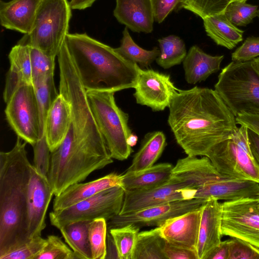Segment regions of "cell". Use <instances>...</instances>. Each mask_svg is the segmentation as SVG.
Returning <instances> with one entry per match:
<instances>
[{
  "instance_id": "obj_42",
  "label": "cell",
  "mask_w": 259,
  "mask_h": 259,
  "mask_svg": "<svg viewBox=\"0 0 259 259\" xmlns=\"http://www.w3.org/2000/svg\"><path fill=\"white\" fill-rule=\"evenodd\" d=\"M259 56V37L249 36L231 54L232 61H250Z\"/></svg>"
},
{
  "instance_id": "obj_20",
  "label": "cell",
  "mask_w": 259,
  "mask_h": 259,
  "mask_svg": "<svg viewBox=\"0 0 259 259\" xmlns=\"http://www.w3.org/2000/svg\"><path fill=\"white\" fill-rule=\"evenodd\" d=\"M122 186V175L110 173L95 180L77 183L69 186L53 200V210L70 207L104 190L117 186Z\"/></svg>"
},
{
  "instance_id": "obj_53",
  "label": "cell",
  "mask_w": 259,
  "mask_h": 259,
  "mask_svg": "<svg viewBox=\"0 0 259 259\" xmlns=\"http://www.w3.org/2000/svg\"><path fill=\"white\" fill-rule=\"evenodd\" d=\"M258 208L259 209V197L258 198Z\"/></svg>"
},
{
  "instance_id": "obj_45",
  "label": "cell",
  "mask_w": 259,
  "mask_h": 259,
  "mask_svg": "<svg viewBox=\"0 0 259 259\" xmlns=\"http://www.w3.org/2000/svg\"><path fill=\"white\" fill-rule=\"evenodd\" d=\"M237 124L244 125L259 135V114L242 113L236 117Z\"/></svg>"
},
{
  "instance_id": "obj_46",
  "label": "cell",
  "mask_w": 259,
  "mask_h": 259,
  "mask_svg": "<svg viewBox=\"0 0 259 259\" xmlns=\"http://www.w3.org/2000/svg\"><path fill=\"white\" fill-rule=\"evenodd\" d=\"M229 240L221 241L208 253L205 259H228Z\"/></svg>"
},
{
  "instance_id": "obj_7",
  "label": "cell",
  "mask_w": 259,
  "mask_h": 259,
  "mask_svg": "<svg viewBox=\"0 0 259 259\" xmlns=\"http://www.w3.org/2000/svg\"><path fill=\"white\" fill-rule=\"evenodd\" d=\"M206 156L221 174L259 183V165L250 150L245 125H240L235 133L214 146Z\"/></svg>"
},
{
  "instance_id": "obj_33",
  "label": "cell",
  "mask_w": 259,
  "mask_h": 259,
  "mask_svg": "<svg viewBox=\"0 0 259 259\" xmlns=\"http://www.w3.org/2000/svg\"><path fill=\"white\" fill-rule=\"evenodd\" d=\"M30 55L32 84L36 87L54 76L56 57L31 47Z\"/></svg>"
},
{
  "instance_id": "obj_47",
  "label": "cell",
  "mask_w": 259,
  "mask_h": 259,
  "mask_svg": "<svg viewBox=\"0 0 259 259\" xmlns=\"http://www.w3.org/2000/svg\"><path fill=\"white\" fill-rule=\"evenodd\" d=\"M248 137L252 154L259 165V135L248 128Z\"/></svg>"
},
{
  "instance_id": "obj_11",
  "label": "cell",
  "mask_w": 259,
  "mask_h": 259,
  "mask_svg": "<svg viewBox=\"0 0 259 259\" xmlns=\"http://www.w3.org/2000/svg\"><path fill=\"white\" fill-rule=\"evenodd\" d=\"M207 200L194 198L172 201L137 211L118 214L107 223L108 230L133 224L141 229L146 226H161L166 220L200 208Z\"/></svg>"
},
{
  "instance_id": "obj_22",
  "label": "cell",
  "mask_w": 259,
  "mask_h": 259,
  "mask_svg": "<svg viewBox=\"0 0 259 259\" xmlns=\"http://www.w3.org/2000/svg\"><path fill=\"white\" fill-rule=\"evenodd\" d=\"M71 120V105L59 93L48 112L45 123L44 135L51 152L63 142Z\"/></svg>"
},
{
  "instance_id": "obj_44",
  "label": "cell",
  "mask_w": 259,
  "mask_h": 259,
  "mask_svg": "<svg viewBox=\"0 0 259 259\" xmlns=\"http://www.w3.org/2000/svg\"><path fill=\"white\" fill-rule=\"evenodd\" d=\"M163 253L166 259H198L196 251L174 245L166 240Z\"/></svg>"
},
{
  "instance_id": "obj_14",
  "label": "cell",
  "mask_w": 259,
  "mask_h": 259,
  "mask_svg": "<svg viewBox=\"0 0 259 259\" xmlns=\"http://www.w3.org/2000/svg\"><path fill=\"white\" fill-rule=\"evenodd\" d=\"M54 195L47 177L31 165L27 196V232L29 239L41 235L45 228L46 216Z\"/></svg>"
},
{
  "instance_id": "obj_27",
  "label": "cell",
  "mask_w": 259,
  "mask_h": 259,
  "mask_svg": "<svg viewBox=\"0 0 259 259\" xmlns=\"http://www.w3.org/2000/svg\"><path fill=\"white\" fill-rule=\"evenodd\" d=\"M207 35L218 45L231 50L243 40V31L232 23L224 13L203 19Z\"/></svg>"
},
{
  "instance_id": "obj_3",
  "label": "cell",
  "mask_w": 259,
  "mask_h": 259,
  "mask_svg": "<svg viewBox=\"0 0 259 259\" xmlns=\"http://www.w3.org/2000/svg\"><path fill=\"white\" fill-rule=\"evenodd\" d=\"M69 54L86 91L115 93L134 88L140 66L86 33H68Z\"/></svg>"
},
{
  "instance_id": "obj_38",
  "label": "cell",
  "mask_w": 259,
  "mask_h": 259,
  "mask_svg": "<svg viewBox=\"0 0 259 259\" xmlns=\"http://www.w3.org/2000/svg\"><path fill=\"white\" fill-rule=\"evenodd\" d=\"M47 244L34 259H77L71 250L56 235L48 236Z\"/></svg>"
},
{
  "instance_id": "obj_19",
  "label": "cell",
  "mask_w": 259,
  "mask_h": 259,
  "mask_svg": "<svg viewBox=\"0 0 259 259\" xmlns=\"http://www.w3.org/2000/svg\"><path fill=\"white\" fill-rule=\"evenodd\" d=\"M113 15L133 32L150 33L153 31L154 18L151 0H116Z\"/></svg>"
},
{
  "instance_id": "obj_39",
  "label": "cell",
  "mask_w": 259,
  "mask_h": 259,
  "mask_svg": "<svg viewBox=\"0 0 259 259\" xmlns=\"http://www.w3.org/2000/svg\"><path fill=\"white\" fill-rule=\"evenodd\" d=\"M47 244V239L40 236L31 239L20 247L5 254L0 259H34Z\"/></svg>"
},
{
  "instance_id": "obj_23",
  "label": "cell",
  "mask_w": 259,
  "mask_h": 259,
  "mask_svg": "<svg viewBox=\"0 0 259 259\" xmlns=\"http://www.w3.org/2000/svg\"><path fill=\"white\" fill-rule=\"evenodd\" d=\"M30 52V46L17 44L9 54L10 67L3 94L6 103L19 88L32 84Z\"/></svg>"
},
{
  "instance_id": "obj_30",
  "label": "cell",
  "mask_w": 259,
  "mask_h": 259,
  "mask_svg": "<svg viewBox=\"0 0 259 259\" xmlns=\"http://www.w3.org/2000/svg\"><path fill=\"white\" fill-rule=\"evenodd\" d=\"M115 50L125 59L142 67L149 66L160 54L157 47L147 50L139 46L133 39L126 27L122 31L120 46Z\"/></svg>"
},
{
  "instance_id": "obj_12",
  "label": "cell",
  "mask_w": 259,
  "mask_h": 259,
  "mask_svg": "<svg viewBox=\"0 0 259 259\" xmlns=\"http://www.w3.org/2000/svg\"><path fill=\"white\" fill-rule=\"evenodd\" d=\"M196 192V189L191 188L186 184L169 181L164 185L151 189L125 191L119 214L172 201L194 199Z\"/></svg>"
},
{
  "instance_id": "obj_29",
  "label": "cell",
  "mask_w": 259,
  "mask_h": 259,
  "mask_svg": "<svg viewBox=\"0 0 259 259\" xmlns=\"http://www.w3.org/2000/svg\"><path fill=\"white\" fill-rule=\"evenodd\" d=\"M165 241L159 227L139 232L133 259H166L163 253Z\"/></svg>"
},
{
  "instance_id": "obj_28",
  "label": "cell",
  "mask_w": 259,
  "mask_h": 259,
  "mask_svg": "<svg viewBox=\"0 0 259 259\" xmlns=\"http://www.w3.org/2000/svg\"><path fill=\"white\" fill-rule=\"evenodd\" d=\"M91 221L74 222L66 224L59 229L76 258L92 259L89 237V229Z\"/></svg>"
},
{
  "instance_id": "obj_1",
  "label": "cell",
  "mask_w": 259,
  "mask_h": 259,
  "mask_svg": "<svg viewBox=\"0 0 259 259\" xmlns=\"http://www.w3.org/2000/svg\"><path fill=\"white\" fill-rule=\"evenodd\" d=\"M167 122L177 144L189 156H206L237 131L236 117L214 90H178L168 107Z\"/></svg>"
},
{
  "instance_id": "obj_17",
  "label": "cell",
  "mask_w": 259,
  "mask_h": 259,
  "mask_svg": "<svg viewBox=\"0 0 259 259\" xmlns=\"http://www.w3.org/2000/svg\"><path fill=\"white\" fill-rule=\"evenodd\" d=\"M258 197L259 183L249 180L229 178L206 184L197 189L194 198L232 201Z\"/></svg>"
},
{
  "instance_id": "obj_16",
  "label": "cell",
  "mask_w": 259,
  "mask_h": 259,
  "mask_svg": "<svg viewBox=\"0 0 259 259\" xmlns=\"http://www.w3.org/2000/svg\"><path fill=\"white\" fill-rule=\"evenodd\" d=\"M202 206L166 220L159 227L163 238L174 245L196 251Z\"/></svg>"
},
{
  "instance_id": "obj_6",
  "label": "cell",
  "mask_w": 259,
  "mask_h": 259,
  "mask_svg": "<svg viewBox=\"0 0 259 259\" xmlns=\"http://www.w3.org/2000/svg\"><path fill=\"white\" fill-rule=\"evenodd\" d=\"M71 9L68 0H42L30 32L17 44L56 57L69 33Z\"/></svg>"
},
{
  "instance_id": "obj_5",
  "label": "cell",
  "mask_w": 259,
  "mask_h": 259,
  "mask_svg": "<svg viewBox=\"0 0 259 259\" xmlns=\"http://www.w3.org/2000/svg\"><path fill=\"white\" fill-rule=\"evenodd\" d=\"M214 90L236 117L259 114V75L250 61H232L218 76Z\"/></svg>"
},
{
  "instance_id": "obj_37",
  "label": "cell",
  "mask_w": 259,
  "mask_h": 259,
  "mask_svg": "<svg viewBox=\"0 0 259 259\" xmlns=\"http://www.w3.org/2000/svg\"><path fill=\"white\" fill-rule=\"evenodd\" d=\"M231 0H186L183 8L191 11L202 19L224 13Z\"/></svg>"
},
{
  "instance_id": "obj_21",
  "label": "cell",
  "mask_w": 259,
  "mask_h": 259,
  "mask_svg": "<svg viewBox=\"0 0 259 259\" xmlns=\"http://www.w3.org/2000/svg\"><path fill=\"white\" fill-rule=\"evenodd\" d=\"M42 0L0 2V23L7 29L27 34L32 28Z\"/></svg>"
},
{
  "instance_id": "obj_49",
  "label": "cell",
  "mask_w": 259,
  "mask_h": 259,
  "mask_svg": "<svg viewBox=\"0 0 259 259\" xmlns=\"http://www.w3.org/2000/svg\"><path fill=\"white\" fill-rule=\"evenodd\" d=\"M108 241L107 242V255L106 258H118V255L114 240L109 233L108 234Z\"/></svg>"
},
{
  "instance_id": "obj_32",
  "label": "cell",
  "mask_w": 259,
  "mask_h": 259,
  "mask_svg": "<svg viewBox=\"0 0 259 259\" xmlns=\"http://www.w3.org/2000/svg\"><path fill=\"white\" fill-rule=\"evenodd\" d=\"M140 228L133 224L109 230L117 249L119 259H133Z\"/></svg>"
},
{
  "instance_id": "obj_40",
  "label": "cell",
  "mask_w": 259,
  "mask_h": 259,
  "mask_svg": "<svg viewBox=\"0 0 259 259\" xmlns=\"http://www.w3.org/2000/svg\"><path fill=\"white\" fill-rule=\"evenodd\" d=\"M33 148L34 152L33 165L39 174L47 177L50 167L51 152L45 135L39 138Z\"/></svg>"
},
{
  "instance_id": "obj_51",
  "label": "cell",
  "mask_w": 259,
  "mask_h": 259,
  "mask_svg": "<svg viewBox=\"0 0 259 259\" xmlns=\"http://www.w3.org/2000/svg\"><path fill=\"white\" fill-rule=\"evenodd\" d=\"M251 64L254 70L259 75V57H257L251 61Z\"/></svg>"
},
{
  "instance_id": "obj_18",
  "label": "cell",
  "mask_w": 259,
  "mask_h": 259,
  "mask_svg": "<svg viewBox=\"0 0 259 259\" xmlns=\"http://www.w3.org/2000/svg\"><path fill=\"white\" fill-rule=\"evenodd\" d=\"M222 203L218 200L208 199L203 205L196 248L198 259H205L222 241Z\"/></svg>"
},
{
  "instance_id": "obj_26",
  "label": "cell",
  "mask_w": 259,
  "mask_h": 259,
  "mask_svg": "<svg viewBox=\"0 0 259 259\" xmlns=\"http://www.w3.org/2000/svg\"><path fill=\"white\" fill-rule=\"evenodd\" d=\"M166 145V137L162 132L147 133L125 172L140 171L151 167L161 156Z\"/></svg>"
},
{
  "instance_id": "obj_41",
  "label": "cell",
  "mask_w": 259,
  "mask_h": 259,
  "mask_svg": "<svg viewBox=\"0 0 259 259\" xmlns=\"http://www.w3.org/2000/svg\"><path fill=\"white\" fill-rule=\"evenodd\" d=\"M228 259H259V249L236 238L229 239Z\"/></svg>"
},
{
  "instance_id": "obj_52",
  "label": "cell",
  "mask_w": 259,
  "mask_h": 259,
  "mask_svg": "<svg viewBox=\"0 0 259 259\" xmlns=\"http://www.w3.org/2000/svg\"><path fill=\"white\" fill-rule=\"evenodd\" d=\"M259 19V8H258V12H257V16Z\"/></svg>"
},
{
  "instance_id": "obj_4",
  "label": "cell",
  "mask_w": 259,
  "mask_h": 259,
  "mask_svg": "<svg viewBox=\"0 0 259 259\" xmlns=\"http://www.w3.org/2000/svg\"><path fill=\"white\" fill-rule=\"evenodd\" d=\"M86 92L90 109L111 157L120 161L127 159L133 152L127 143L132 133L128 114L117 105L114 93Z\"/></svg>"
},
{
  "instance_id": "obj_50",
  "label": "cell",
  "mask_w": 259,
  "mask_h": 259,
  "mask_svg": "<svg viewBox=\"0 0 259 259\" xmlns=\"http://www.w3.org/2000/svg\"><path fill=\"white\" fill-rule=\"evenodd\" d=\"M138 137L136 135L132 133L128 137L127 143L131 147L135 146L138 142Z\"/></svg>"
},
{
  "instance_id": "obj_31",
  "label": "cell",
  "mask_w": 259,
  "mask_h": 259,
  "mask_svg": "<svg viewBox=\"0 0 259 259\" xmlns=\"http://www.w3.org/2000/svg\"><path fill=\"white\" fill-rule=\"evenodd\" d=\"M160 54L155 60L164 69H168L183 62L187 55L184 41L180 37L170 35L158 40Z\"/></svg>"
},
{
  "instance_id": "obj_8",
  "label": "cell",
  "mask_w": 259,
  "mask_h": 259,
  "mask_svg": "<svg viewBox=\"0 0 259 259\" xmlns=\"http://www.w3.org/2000/svg\"><path fill=\"white\" fill-rule=\"evenodd\" d=\"M124 194V189L121 186H117L70 207L53 210L49 214L51 223L59 229L66 224L80 221L103 218L108 221L119 214Z\"/></svg>"
},
{
  "instance_id": "obj_54",
  "label": "cell",
  "mask_w": 259,
  "mask_h": 259,
  "mask_svg": "<svg viewBox=\"0 0 259 259\" xmlns=\"http://www.w3.org/2000/svg\"><path fill=\"white\" fill-rule=\"evenodd\" d=\"M235 1H247V0H231V2Z\"/></svg>"
},
{
  "instance_id": "obj_13",
  "label": "cell",
  "mask_w": 259,
  "mask_h": 259,
  "mask_svg": "<svg viewBox=\"0 0 259 259\" xmlns=\"http://www.w3.org/2000/svg\"><path fill=\"white\" fill-rule=\"evenodd\" d=\"M133 95L137 104L160 111L168 107L178 90L169 74L140 67Z\"/></svg>"
},
{
  "instance_id": "obj_2",
  "label": "cell",
  "mask_w": 259,
  "mask_h": 259,
  "mask_svg": "<svg viewBox=\"0 0 259 259\" xmlns=\"http://www.w3.org/2000/svg\"><path fill=\"white\" fill-rule=\"evenodd\" d=\"M0 153V257L30 239L27 232V196L31 164L26 142Z\"/></svg>"
},
{
  "instance_id": "obj_9",
  "label": "cell",
  "mask_w": 259,
  "mask_h": 259,
  "mask_svg": "<svg viewBox=\"0 0 259 259\" xmlns=\"http://www.w3.org/2000/svg\"><path fill=\"white\" fill-rule=\"evenodd\" d=\"M6 103L5 112L10 126L17 137L33 147L40 132L39 110L33 84L19 88Z\"/></svg>"
},
{
  "instance_id": "obj_24",
  "label": "cell",
  "mask_w": 259,
  "mask_h": 259,
  "mask_svg": "<svg viewBox=\"0 0 259 259\" xmlns=\"http://www.w3.org/2000/svg\"><path fill=\"white\" fill-rule=\"evenodd\" d=\"M224 58V55H209L196 45L192 46L182 62L186 81L195 84L205 80L220 70Z\"/></svg>"
},
{
  "instance_id": "obj_10",
  "label": "cell",
  "mask_w": 259,
  "mask_h": 259,
  "mask_svg": "<svg viewBox=\"0 0 259 259\" xmlns=\"http://www.w3.org/2000/svg\"><path fill=\"white\" fill-rule=\"evenodd\" d=\"M222 236L236 238L259 249L258 198H241L222 203Z\"/></svg>"
},
{
  "instance_id": "obj_25",
  "label": "cell",
  "mask_w": 259,
  "mask_h": 259,
  "mask_svg": "<svg viewBox=\"0 0 259 259\" xmlns=\"http://www.w3.org/2000/svg\"><path fill=\"white\" fill-rule=\"evenodd\" d=\"M174 166L169 163H160L144 170L122 175V187L125 191L148 189L168 182Z\"/></svg>"
},
{
  "instance_id": "obj_15",
  "label": "cell",
  "mask_w": 259,
  "mask_h": 259,
  "mask_svg": "<svg viewBox=\"0 0 259 259\" xmlns=\"http://www.w3.org/2000/svg\"><path fill=\"white\" fill-rule=\"evenodd\" d=\"M229 178H233L219 172L207 156L199 158L187 155L177 161L169 181L197 190L206 184Z\"/></svg>"
},
{
  "instance_id": "obj_34",
  "label": "cell",
  "mask_w": 259,
  "mask_h": 259,
  "mask_svg": "<svg viewBox=\"0 0 259 259\" xmlns=\"http://www.w3.org/2000/svg\"><path fill=\"white\" fill-rule=\"evenodd\" d=\"M34 88L39 110L40 138L44 135L45 123L48 112L59 93L56 90L54 76L49 77L40 85Z\"/></svg>"
},
{
  "instance_id": "obj_48",
  "label": "cell",
  "mask_w": 259,
  "mask_h": 259,
  "mask_svg": "<svg viewBox=\"0 0 259 259\" xmlns=\"http://www.w3.org/2000/svg\"><path fill=\"white\" fill-rule=\"evenodd\" d=\"M97 0H71L70 5L72 9L82 10L91 7Z\"/></svg>"
},
{
  "instance_id": "obj_35",
  "label": "cell",
  "mask_w": 259,
  "mask_h": 259,
  "mask_svg": "<svg viewBox=\"0 0 259 259\" xmlns=\"http://www.w3.org/2000/svg\"><path fill=\"white\" fill-rule=\"evenodd\" d=\"M107 221L99 218L91 221L89 229L92 259H105L107 255Z\"/></svg>"
},
{
  "instance_id": "obj_36",
  "label": "cell",
  "mask_w": 259,
  "mask_h": 259,
  "mask_svg": "<svg viewBox=\"0 0 259 259\" xmlns=\"http://www.w3.org/2000/svg\"><path fill=\"white\" fill-rule=\"evenodd\" d=\"M247 1L231 2L224 14L236 26H245L257 16L258 6L247 4Z\"/></svg>"
},
{
  "instance_id": "obj_43",
  "label": "cell",
  "mask_w": 259,
  "mask_h": 259,
  "mask_svg": "<svg viewBox=\"0 0 259 259\" xmlns=\"http://www.w3.org/2000/svg\"><path fill=\"white\" fill-rule=\"evenodd\" d=\"M186 0H151L154 21L162 23L173 11L183 8Z\"/></svg>"
}]
</instances>
